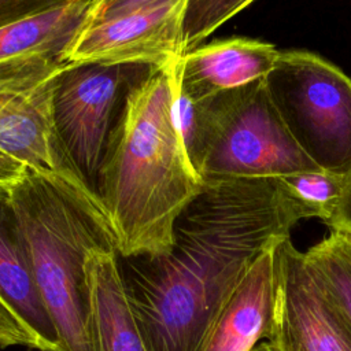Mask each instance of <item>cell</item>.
Instances as JSON below:
<instances>
[{
  "label": "cell",
  "mask_w": 351,
  "mask_h": 351,
  "mask_svg": "<svg viewBox=\"0 0 351 351\" xmlns=\"http://www.w3.org/2000/svg\"><path fill=\"white\" fill-rule=\"evenodd\" d=\"M306 218L277 177L204 180L165 254L119 256L148 351H199L252 262Z\"/></svg>",
  "instance_id": "1"
},
{
  "label": "cell",
  "mask_w": 351,
  "mask_h": 351,
  "mask_svg": "<svg viewBox=\"0 0 351 351\" xmlns=\"http://www.w3.org/2000/svg\"><path fill=\"white\" fill-rule=\"evenodd\" d=\"M178 59L130 89L108 136L96 193L121 258L165 254L177 217L203 185L174 115Z\"/></svg>",
  "instance_id": "2"
},
{
  "label": "cell",
  "mask_w": 351,
  "mask_h": 351,
  "mask_svg": "<svg viewBox=\"0 0 351 351\" xmlns=\"http://www.w3.org/2000/svg\"><path fill=\"white\" fill-rule=\"evenodd\" d=\"M8 195L60 351H93L85 263L92 254L118 252L99 195L81 178L29 169Z\"/></svg>",
  "instance_id": "3"
},
{
  "label": "cell",
  "mask_w": 351,
  "mask_h": 351,
  "mask_svg": "<svg viewBox=\"0 0 351 351\" xmlns=\"http://www.w3.org/2000/svg\"><path fill=\"white\" fill-rule=\"evenodd\" d=\"M196 104L197 132L188 158L202 181L318 169L289 136L263 78Z\"/></svg>",
  "instance_id": "4"
},
{
  "label": "cell",
  "mask_w": 351,
  "mask_h": 351,
  "mask_svg": "<svg viewBox=\"0 0 351 351\" xmlns=\"http://www.w3.org/2000/svg\"><path fill=\"white\" fill-rule=\"evenodd\" d=\"M289 136L321 170L351 177V80L307 51H280L263 78Z\"/></svg>",
  "instance_id": "5"
},
{
  "label": "cell",
  "mask_w": 351,
  "mask_h": 351,
  "mask_svg": "<svg viewBox=\"0 0 351 351\" xmlns=\"http://www.w3.org/2000/svg\"><path fill=\"white\" fill-rule=\"evenodd\" d=\"M145 64H69L53 97L59 140L82 180L96 192L108 136L130 89L151 74Z\"/></svg>",
  "instance_id": "6"
},
{
  "label": "cell",
  "mask_w": 351,
  "mask_h": 351,
  "mask_svg": "<svg viewBox=\"0 0 351 351\" xmlns=\"http://www.w3.org/2000/svg\"><path fill=\"white\" fill-rule=\"evenodd\" d=\"M67 66L0 75V149L32 171L82 180L53 121V97Z\"/></svg>",
  "instance_id": "7"
},
{
  "label": "cell",
  "mask_w": 351,
  "mask_h": 351,
  "mask_svg": "<svg viewBox=\"0 0 351 351\" xmlns=\"http://www.w3.org/2000/svg\"><path fill=\"white\" fill-rule=\"evenodd\" d=\"M186 0H162L89 25L70 48L69 64H145L163 67L184 51Z\"/></svg>",
  "instance_id": "8"
},
{
  "label": "cell",
  "mask_w": 351,
  "mask_h": 351,
  "mask_svg": "<svg viewBox=\"0 0 351 351\" xmlns=\"http://www.w3.org/2000/svg\"><path fill=\"white\" fill-rule=\"evenodd\" d=\"M274 335L278 351H351V322L313 274L304 252L281 241Z\"/></svg>",
  "instance_id": "9"
},
{
  "label": "cell",
  "mask_w": 351,
  "mask_h": 351,
  "mask_svg": "<svg viewBox=\"0 0 351 351\" xmlns=\"http://www.w3.org/2000/svg\"><path fill=\"white\" fill-rule=\"evenodd\" d=\"M104 0H67L62 5L0 27V75L40 71L66 62L78 36Z\"/></svg>",
  "instance_id": "10"
},
{
  "label": "cell",
  "mask_w": 351,
  "mask_h": 351,
  "mask_svg": "<svg viewBox=\"0 0 351 351\" xmlns=\"http://www.w3.org/2000/svg\"><path fill=\"white\" fill-rule=\"evenodd\" d=\"M277 247L252 262L222 306L199 351H255L259 340H271L278 287Z\"/></svg>",
  "instance_id": "11"
},
{
  "label": "cell",
  "mask_w": 351,
  "mask_h": 351,
  "mask_svg": "<svg viewBox=\"0 0 351 351\" xmlns=\"http://www.w3.org/2000/svg\"><path fill=\"white\" fill-rule=\"evenodd\" d=\"M0 302L29 335L34 350L60 351L7 189H0Z\"/></svg>",
  "instance_id": "12"
},
{
  "label": "cell",
  "mask_w": 351,
  "mask_h": 351,
  "mask_svg": "<svg viewBox=\"0 0 351 351\" xmlns=\"http://www.w3.org/2000/svg\"><path fill=\"white\" fill-rule=\"evenodd\" d=\"M278 55L273 44L255 38L215 40L182 55L180 85L189 97L202 100L265 78Z\"/></svg>",
  "instance_id": "13"
},
{
  "label": "cell",
  "mask_w": 351,
  "mask_h": 351,
  "mask_svg": "<svg viewBox=\"0 0 351 351\" xmlns=\"http://www.w3.org/2000/svg\"><path fill=\"white\" fill-rule=\"evenodd\" d=\"M93 351H148L125 291L118 252L92 254L85 263Z\"/></svg>",
  "instance_id": "14"
},
{
  "label": "cell",
  "mask_w": 351,
  "mask_h": 351,
  "mask_svg": "<svg viewBox=\"0 0 351 351\" xmlns=\"http://www.w3.org/2000/svg\"><path fill=\"white\" fill-rule=\"evenodd\" d=\"M304 255L319 285L351 322V234L332 229Z\"/></svg>",
  "instance_id": "15"
},
{
  "label": "cell",
  "mask_w": 351,
  "mask_h": 351,
  "mask_svg": "<svg viewBox=\"0 0 351 351\" xmlns=\"http://www.w3.org/2000/svg\"><path fill=\"white\" fill-rule=\"evenodd\" d=\"M288 193L298 200L311 218H319L325 223L333 217L348 178L321 169L298 171L277 177Z\"/></svg>",
  "instance_id": "16"
},
{
  "label": "cell",
  "mask_w": 351,
  "mask_h": 351,
  "mask_svg": "<svg viewBox=\"0 0 351 351\" xmlns=\"http://www.w3.org/2000/svg\"><path fill=\"white\" fill-rule=\"evenodd\" d=\"M254 0H186L184 11V51L202 45L213 32Z\"/></svg>",
  "instance_id": "17"
},
{
  "label": "cell",
  "mask_w": 351,
  "mask_h": 351,
  "mask_svg": "<svg viewBox=\"0 0 351 351\" xmlns=\"http://www.w3.org/2000/svg\"><path fill=\"white\" fill-rule=\"evenodd\" d=\"M67 0H0V27L56 8Z\"/></svg>",
  "instance_id": "18"
},
{
  "label": "cell",
  "mask_w": 351,
  "mask_h": 351,
  "mask_svg": "<svg viewBox=\"0 0 351 351\" xmlns=\"http://www.w3.org/2000/svg\"><path fill=\"white\" fill-rule=\"evenodd\" d=\"M27 346L33 348L32 339L0 302V347Z\"/></svg>",
  "instance_id": "19"
},
{
  "label": "cell",
  "mask_w": 351,
  "mask_h": 351,
  "mask_svg": "<svg viewBox=\"0 0 351 351\" xmlns=\"http://www.w3.org/2000/svg\"><path fill=\"white\" fill-rule=\"evenodd\" d=\"M158 1H162V0H104L92 23L103 21V19L114 18L117 15L126 14L136 8L149 5V4H154Z\"/></svg>",
  "instance_id": "20"
},
{
  "label": "cell",
  "mask_w": 351,
  "mask_h": 351,
  "mask_svg": "<svg viewBox=\"0 0 351 351\" xmlns=\"http://www.w3.org/2000/svg\"><path fill=\"white\" fill-rule=\"evenodd\" d=\"M27 167L18 159L0 149V189L12 188L26 173Z\"/></svg>",
  "instance_id": "21"
},
{
  "label": "cell",
  "mask_w": 351,
  "mask_h": 351,
  "mask_svg": "<svg viewBox=\"0 0 351 351\" xmlns=\"http://www.w3.org/2000/svg\"><path fill=\"white\" fill-rule=\"evenodd\" d=\"M326 225H329L333 230H341L351 234V177L347 181L346 189L333 217Z\"/></svg>",
  "instance_id": "22"
},
{
  "label": "cell",
  "mask_w": 351,
  "mask_h": 351,
  "mask_svg": "<svg viewBox=\"0 0 351 351\" xmlns=\"http://www.w3.org/2000/svg\"><path fill=\"white\" fill-rule=\"evenodd\" d=\"M255 351H278V348H277L273 343L265 341V343L259 344V346L255 348Z\"/></svg>",
  "instance_id": "23"
},
{
  "label": "cell",
  "mask_w": 351,
  "mask_h": 351,
  "mask_svg": "<svg viewBox=\"0 0 351 351\" xmlns=\"http://www.w3.org/2000/svg\"><path fill=\"white\" fill-rule=\"evenodd\" d=\"M36 351H44V350H36Z\"/></svg>",
  "instance_id": "24"
}]
</instances>
